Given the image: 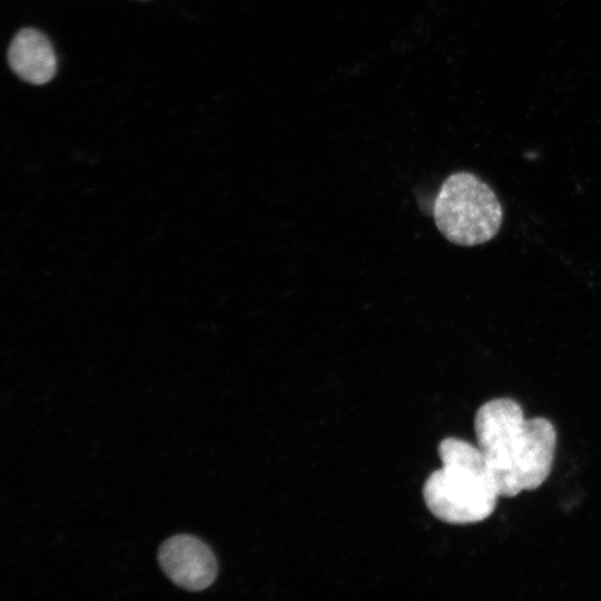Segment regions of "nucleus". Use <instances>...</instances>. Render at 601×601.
Segmentation results:
<instances>
[{
	"instance_id": "nucleus-1",
	"label": "nucleus",
	"mask_w": 601,
	"mask_h": 601,
	"mask_svg": "<svg viewBox=\"0 0 601 601\" xmlns=\"http://www.w3.org/2000/svg\"><path fill=\"white\" fill-rule=\"evenodd\" d=\"M474 431L500 496L535 490L550 475L556 432L549 420L525 418L518 402L501 397L480 406Z\"/></svg>"
},
{
	"instance_id": "nucleus-2",
	"label": "nucleus",
	"mask_w": 601,
	"mask_h": 601,
	"mask_svg": "<svg viewBox=\"0 0 601 601\" xmlns=\"http://www.w3.org/2000/svg\"><path fill=\"white\" fill-rule=\"evenodd\" d=\"M437 452L442 467L434 471L423 486L428 510L451 524L487 519L500 493L480 449L464 440L447 437L440 443Z\"/></svg>"
},
{
	"instance_id": "nucleus-3",
	"label": "nucleus",
	"mask_w": 601,
	"mask_h": 601,
	"mask_svg": "<svg viewBox=\"0 0 601 601\" xmlns=\"http://www.w3.org/2000/svg\"><path fill=\"white\" fill-rule=\"evenodd\" d=\"M432 213L441 234L461 246H474L492 239L503 217L494 191L467 171L454 173L442 183Z\"/></svg>"
},
{
	"instance_id": "nucleus-4",
	"label": "nucleus",
	"mask_w": 601,
	"mask_h": 601,
	"mask_svg": "<svg viewBox=\"0 0 601 601\" xmlns=\"http://www.w3.org/2000/svg\"><path fill=\"white\" fill-rule=\"evenodd\" d=\"M158 561L165 574L188 591L208 588L218 572L217 560L210 548L189 534L167 539L158 550Z\"/></svg>"
},
{
	"instance_id": "nucleus-5",
	"label": "nucleus",
	"mask_w": 601,
	"mask_h": 601,
	"mask_svg": "<svg viewBox=\"0 0 601 601\" xmlns=\"http://www.w3.org/2000/svg\"><path fill=\"white\" fill-rule=\"evenodd\" d=\"M7 57L12 71L26 82L45 85L55 77L57 59L53 48L37 29L23 28L18 31Z\"/></svg>"
}]
</instances>
